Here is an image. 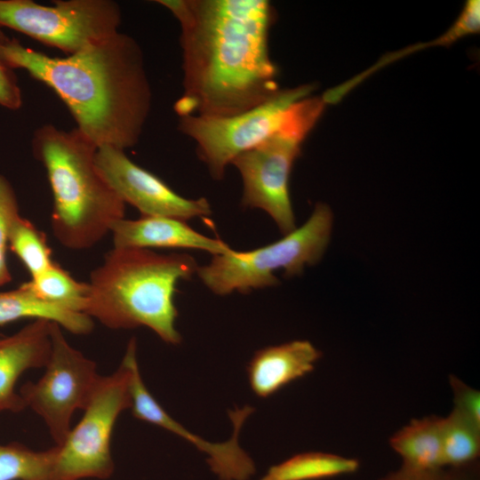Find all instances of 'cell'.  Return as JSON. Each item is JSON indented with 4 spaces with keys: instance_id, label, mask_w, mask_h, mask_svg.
Returning <instances> with one entry per match:
<instances>
[{
    "instance_id": "7",
    "label": "cell",
    "mask_w": 480,
    "mask_h": 480,
    "mask_svg": "<svg viewBox=\"0 0 480 480\" xmlns=\"http://www.w3.org/2000/svg\"><path fill=\"white\" fill-rule=\"evenodd\" d=\"M130 368L124 360L110 375L100 376L80 421L56 445L52 480L108 479L115 469L113 429L120 413L131 406Z\"/></svg>"
},
{
    "instance_id": "14",
    "label": "cell",
    "mask_w": 480,
    "mask_h": 480,
    "mask_svg": "<svg viewBox=\"0 0 480 480\" xmlns=\"http://www.w3.org/2000/svg\"><path fill=\"white\" fill-rule=\"evenodd\" d=\"M116 248L192 249L220 255L232 248L220 239L206 236L189 227L185 220L168 217L125 218L112 228Z\"/></svg>"
},
{
    "instance_id": "5",
    "label": "cell",
    "mask_w": 480,
    "mask_h": 480,
    "mask_svg": "<svg viewBox=\"0 0 480 480\" xmlns=\"http://www.w3.org/2000/svg\"><path fill=\"white\" fill-rule=\"evenodd\" d=\"M332 220L329 206L319 203L304 224L278 241L252 251L232 249L214 255L210 263L198 266L196 275L221 296L276 285V270H284L288 277L299 276L306 266L320 260L330 241Z\"/></svg>"
},
{
    "instance_id": "10",
    "label": "cell",
    "mask_w": 480,
    "mask_h": 480,
    "mask_svg": "<svg viewBox=\"0 0 480 480\" xmlns=\"http://www.w3.org/2000/svg\"><path fill=\"white\" fill-rule=\"evenodd\" d=\"M50 337L51 353L44 375L36 382L23 384L19 393L60 445L71 429L74 412L85 408L101 375L94 361L67 341L59 324L51 322Z\"/></svg>"
},
{
    "instance_id": "9",
    "label": "cell",
    "mask_w": 480,
    "mask_h": 480,
    "mask_svg": "<svg viewBox=\"0 0 480 480\" xmlns=\"http://www.w3.org/2000/svg\"><path fill=\"white\" fill-rule=\"evenodd\" d=\"M314 88L313 84H301L280 89L267 101L230 116H180L179 129L195 141L196 154L211 176L221 180L237 156L276 133L291 107L308 97Z\"/></svg>"
},
{
    "instance_id": "29",
    "label": "cell",
    "mask_w": 480,
    "mask_h": 480,
    "mask_svg": "<svg viewBox=\"0 0 480 480\" xmlns=\"http://www.w3.org/2000/svg\"><path fill=\"white\" fill-rule=\"evenodd\" d=\"M6 337V335L3 334V333H0V341L4 339Z\"/></svg>"
},
{
    "instance_id": "20",
    "label": "cell",
    "mask_w": 480,
    "mask_h": 480,
    "mask_svg": "<svg viewBox=\"0 0 480 480\" xmlns=\"http://www.w3.org/2000/svg\"><path fill=\"white\" fill-rule=\"evenodd\" d=\"M25 284L38 300L72 312L84 314L90 291L88 283L76 280L54 262Z\"/></svg>"
},
{
    "instance_id": "26",
    "label": "cell",
    "mask_w": 480,
    "mask_h": 480,
    "mask_svg": "<svg viewBox=\"0 0 480 480\" xmlns=\"http://www.w3.org/2000/svg\"><path fill=\"white\" fill-rule=\"evenodd\" d=\"M7 36L0 27V44ZM22 105V95L17 76L0 56V106L9 110H18Z\"/></svg>"
},
{
    "instance_id": "1",
    "label": "cell",
    "mask_w": 480,
    "mask_h": 480,
    "mask_svg": "<svg viewBox=\"0 0 480 480\" xmlns=\"http://www.w3.org/2000/svg\"><path fill=\"white\" fill-rule=\"evenodd\" d=\"M180 26V116L222 117L269 100L280 88L268 36L276 12L266 0H158Z\"/></svg>"
},
{
    "instance_id": "23",
    "label": "cell",
    "mask_w": 480,
    "mask_h": 480,
    "mask_svg": "<svg viewBox=\"0 0 480 480\" xmlns=\"http://www.w3.org/2000/svg\"><path fill=\"white\" fill-rule=\"evenodd\" d=\"M9 248L34 277L53 264L44 234L28 220L18 215L9 232Z\"/></svg>"
},
{
    "instance_id": "13",
    "label": "cell",
    "mask_w": 480,
    "mask_h": 480,
    "mask_svg": "<svg viewBox=\"0 0 480 480\" xmlns=\"http://www.w3.org/2000/svg\"><path fill=\"white\" fill-rule=\"evenodd\" d=\"M51 322L35 319L0 341V412H19L26 408L15 385L24 372L46 365L51 353Z\"/></svg>"
},
{
    "instance_id": "11",
    "label": "cell",
    "mask_w": 480,
    "mask_h": 480,
    "mask_svg": "<svg viewBox=\"0 0 480 480\" xmlns=\"http://www.w3.org/2000/svg\"><path fill=\"white\" fill-rule=\"evenodd\" d=\"M95 162L121 200L134 206L143 217H168L187 221L212 214L206 198L189 199L177 194L159 177L132 162L123 149L99 147Z\"/></svg>"
},
{
    "instance_id": "12",
    "label": "cell",
    "mask_w": 480,
    "mask_h": 480,
    "mask_svg": "<svg viewBox=\"0 0 480 480\" xmlns=\"http://www.w3.org/2000/svg\"><path fill=\"white\" fill-rule=\"evenodd\" d=\"M253 412L254 408L250 405L229 411L234 432L228 441L222 443L205 441L188 431L171 417L154 396H148L139 404L135 417L193 444L207 455V463L220 480H249L255 474L256 468L252 459L240 446L238 436L244 422Z\"/></svg>"
},
{
    "instance_id": "17",
    "label": "cell",
    "mask_w": 480,
    "mask_h": 480,
    "mask_svg": "<svg viewBox=\"0 0 480 480\" xmlns=\"http://www.w3.org/2000/svg\"><path fill=\"white\" fill-rule=\"evenodd\" d=\"M25 318L46 319L59 324L74 334H88L92 319L82 313L72 312L38 300L25 283L19 287L0 292V326Z\"/></svg>"
},
{
    "instance_id": "16",
    "label": "cell",
    "mask_w": 480,
    "mask_h": 480,
    "mask_svg": "<svg viewBox=\"0 0 480 480\" xmlns=\"http://www.w3.org/2000/svg\"><path fill=\"white\" fill-rule=\"evenodd\" d=\"M442 419L436 415L412 420L389 439L402 466L416 470L445 468L442 448Z\"/></svg>"
},
{
    "instance_id": "19",
    "label": "cell",
    "mask_w": 480,
    "mask_h": 480,
    "mask_svg": "<svg viewBox=\"0 0 480 480\" xmlns=\"http://www.w3.org/2000/svg\"><path fill=\"white\" fill-rule=\"evenodd\" d=\"M358 460L324 452H307L271 466L260 480H323L356 473Z\"/></svg>"
},
{
    "instance_id": "22",
    "label": "cell",
    "mask_w": 480,
    "mask_h": 480,
    "mask_svg": "<svg viewBox=\"0 0 480 480\" xmlns=\"http://www.w3.org/2000/svg\"><path fill=\"white\" fill-rule=\"evenodd\" d=\"M442 448L445 468L478 460L480 428L452 409L442 419Z\"/></svg>"
},
{
    "instance_id": "6",
    "label": "cell",
    "mask_w": 480,
    "mask_h": 480,
    "mask_svg": "<svg viewBox=\"0 0 480 480\" xmlns=\"http://www.w3.org/2000/svg\"><path fill=\"white\" fill-rule=\"evenodd\" d=\"M325 106L322 97L295 102L276 133L231 163L243 180L242 205L264 211L283 235L296 228L289 192L292 169Z\"/></svg>"
},
{
    "instance_id": "2",
    "label": "cell",
    "mask_w": 480,
    "mask_h": 480,
    "mask_svg": "<svg viewBox=\"0 0 480 480\" xmlns=\"http://www.w3.org/2000/svg\"><path fill=\"white\" fill-rule=\"evenodd\" d=\"M0 56L52 88L71 113L76 128L98 148L123 150L137 144L148 120L152 92L143 52L118 31L75 54L51 57L8 37Z\"/></svg>"
},
{
    "instance_id": "21",
    "label": "cell",
    "mask_w": 480,
    "mask_h": 480,
    "mask_svg": "<svg viewBox=\"0 0 480 480\" xmlns=\"http://www.w3.org/2000/svg\"><path fill=\"white\" fill-rule=\"evenodd\" d=\"M57 448L34 451L12 442L0 444V480H52Z\"/></svg>"
},
{
    "instance_id": "8",
    "label": "cell",
    "mask_w": 480,
    "mask_h": 480,
    "mask_svg": "<svg viewBox=\"0 0 480 480\" xmlns=\"http://www.w3.org/2000/svg\"><path fill=\"white\" fill-rule=\"evenodd\" d=\"M122 12L112 0H0V27L75 54L119 31Z\"/></svg>"
},
{
    "instance_id": "24",
    "label": "cell",
    "mask_w": 480,
    "mask_h": 480,
    "mask_svg": "<svg viewBox=\"0 0 480 480\" xmlns=\"http://www.w3.org/2000/svg\"><path fill=\"white\" fill-rule=\"evenodd\" d=\"M20 215L16 193L7 178L0 174V286L12 281L6 260L9 232L13 220Z\"/></svg>"
},
{
    "instance_id": "28",
    "label": "cell",
    "mask_w": 480,
    "mask_h": 480,
    "mask_svg": "<svg viewBox=\"0 0 480 480\" xmlns=\"http://www.w3.org/2000/svg\"><path fill=\"white\" fill-rule=\"evenodd\" d=\"M444 480H480L479 460L460 467L446 468Z\"/></svg>"
},
{
    "instance_id": "15",
    "label": "cell",
    "mask_w": 480,
    "mask_h": 480,
    "mask_svg": "<svg viewBox=\"0 0 480 480\" xmlns=\"http://www.w3.org/2000/svg\"><path fill=\"white\" fill-rule=\"evenodd\" d=\"M321 356L311 342L304 340L260 348L246 367L250 388L258 397L268 398L310 373Z\"/></svg>"
},
{
    "instance_id": "3",
    "label": "cell",
    "mask_w": 480,
    "mask_h": 480,
    "mask_svg": "<svg viewBox=\"0 0 480 480\" xmlns=\"http://www.w3.org/2000/svg\"><path fill=\"white\" fill-rule=\"evenodd\" d=\"M197 268L188 254L113 247L90 274L84 314L110 329L148 327L163 341L178 345L174 294L178 283L191 278Z\"/></svg>"
},
{
    "instance_id": "18",
    "label": "cell",
    "mask_w": 480,
    "mask_h": 480,
    "mask_svg": "<svg viewBox=\"0 0 480 480\" xmlns=\"http://www.w3.org/2000/svg\"><path fill=\"white\" fill-rule=\"evenodd\" d=\"M480 29V2L478 0H468L460 12L458 19L452 27L441 36L426 43H420L411 47H406L396 52L387 54L379 60L373 66L358 74L349 80L337 85L325 92V98L330 104L340 101L348 92L359 84L366 77L374 72L390 64L391 62L405 57L416 51H420L435 45H449L459 38L477 33Z\"/></svg>"
},
{
    "instance_id": "27",
    "label": "cell",
    "mask_w": 480,
    "mask_h": 480,
    "mask_svg": "<svg viewBox=\"0 0 480 480\" xmlns=\"http://www.w3.org/2000/svg\"><path fill=\"white\" fill-rule=\"evenodd\" d=\"M444 473L445 468L424 471L401 466L379 480H444Z\"/></svg>"
},
{
    "instance_id": "4",
    "label": "cell",
    "mask_w": 480,
    "mask_h": 480,
    "mask_svg": "<svg viewBox=\"0 0 480 480\" xmlns=\"http://www.w3.org/2000/svg\"><path fill=\"white\" fill-rule=\"evenodd\" d=\"M31 148L51 187L55 238L70 250L94 246L125 212V204L96 164L98 147L76 127L45 124L34 132Z\"/></svg>"
},
{
    "instance_id": "25",
    "label": "cell",
    "mask_w": 480,
    "mask_h": 480,
    "mask_svg": "<svg viewBox=\"0 0 480 480\" xmlns=\"http://www.w3.org/2000/svg\"><path fill=\"white\" fill-rule=\"evenodd\" d=\"M449 383L453 395V409L480 428V392L457 376L450 375Z\"/></svg>"
}]
</instances>
